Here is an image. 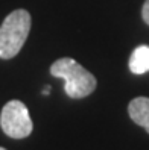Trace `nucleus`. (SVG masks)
I'll use <instances>...</instances> for the list:
<instances>
[{
  "mask_svg": "<svg viewBox=\"0 0 149 150\" xmlns=\"http://www.w3.org/2000/svg\"><path fill=\"white\" fill-rule=\"evenodd\" d=\"M129 70L134 74H145L149 71V46H138L129 58Z\"/></svg>",
  "mask_w": 149,
  "mask_h": 150,
  "instance_id": "nucleus-5",
  "label": "nucleus"
},
{
  "mask_svg": "<svg viewBox=\"0 0 149 150\" xmlns=\"http://www.w3.org/2000/svg\"><path fill=\"white\" fill-rule=\"evenodd\" d=\"M128 114L135 125L149 134V97H135L128 105Z\"/></svg>",
  "mask_w": 149,
  "mask_h": 150,
  "instance_id": "nucleus-4",
  "label": "nucleus"
},
{
  "mask_svg": "<svg viewBox=\"0 0 149 150\" xmlns=\"http://www.w3.org/2000/svg\"><path fill=\"white\" fill-rule=\"evenodd\" d=\"M43 94H46V96H49V94H50V86H49V85L44 88V90H43Z\"/></svg>",
  "mask_w": 149,
  "mask_h": 150,
  "instance_id": "nucleus-7",
  "label": "nucleus"
},
{
  "mask_svg": "<svg viewBox=\"0 0 149 150\" xmlns=\"http://www.w3.org/2000/svg\"><path fill=\"white\" fill-rule=\"evenodd\" d=\"M142 17H143V21L149 26V0H146L142 8Z\"/></svg>",
  "mask_w": 149,
  "mask_h": 150,
  "instance_id": "nucleus-6",
  "label": "nucleus"
},
{
  "mask_svg": "<svg viewBox=\"0 0 149 150\" xmlns=\"http://www.w3.org/2000/svg\"><path fill=\"white\" fill-rule=\"evenodd\" d=\"M50 74L64 81V91L70 99H84L96 90V77L72 58L56 59L50 65Z\"/></svg>",
  "mask_w": 149,
  "mask_h": 150,
  "instance_id": "nucleus-1",
  "label": "nucleus"
},
{
  "mask_svg": "<svg viewBox=\"0 0 149 150\" xmlns=\"http://www.w3.org/2000/svg\"><path fill=\"white\" fill-rule=\"evenodd\" d=\"M0 126L8 137L15 139L29 137L34 130L29 111L20 100H11L3 106L0 114Z\"/></svg>",
  "mask_w": 149,
  "mask_h": 150,
  "instance_id": "nucleus-3",
  "label": "nucleus"
},
{
  "mask_svg": "<svg viewBox=\"0 0 149 150\" xmlns=\"http://www.w3.org/2000/svg\"><path fill=\"white\" fill-rule=\"evenodd\" d=\"M31 14L26 9H15L0 26V58L11 59L19 55L31 32Z\"/></svg>",
  "mask_w": 149,
  "mask_h": 150,
  "instance_id": "nucleus-2",
  "label": "nucleus"
},
{
  "mask_svg": "<svg viewBox=\"0 0 149 150\" xmlns=\"http://www.w3.org/2000/svg\"><path fill=\"white\" fill-rule=\"evenodd\" d=\"M0 150H6V149H3V147H0Z\"/></svg>",
  "mask_w": 149,
  "mask_h": 150,
  "instance_id": "nucleus-8",
  "label": "nucleus"
}]
</instances>
